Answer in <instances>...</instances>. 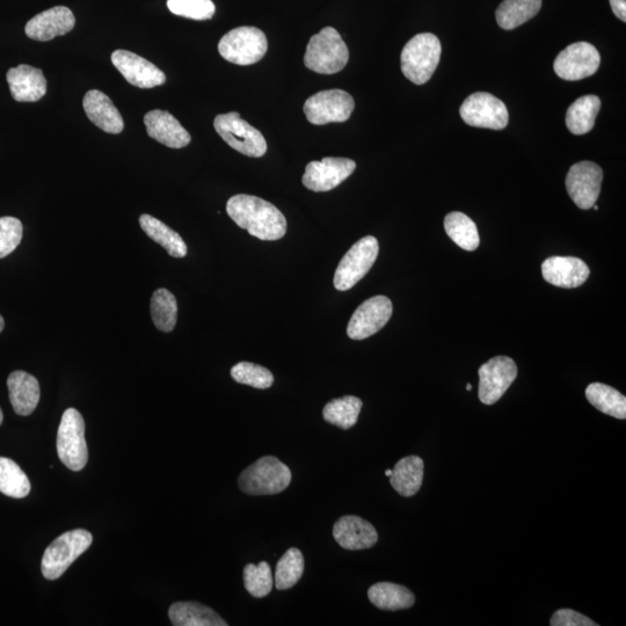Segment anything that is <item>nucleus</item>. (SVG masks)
Listing matches in <instances>:
<instances>
[{
	"mask_svg": "<svg viewBox=\"0 0 626 626\" xmlns=\"http://www.w3.org/2000/svg\"><path fill=\"white\" fill-rule=\"evenodd\" d=\"M479 399L493 405L505 395L518 377V366L507 356H497L479 368Z\"/></svg>",
	"mask_w": 626,
	"mask_h": 626,
	"instance_id": "obj_12",
	"label": "nucleus"
},
{
	"mask_svg": "<svg viewBox=\"0 0 626 626\" xmlns=\"http://www.w3.org/2000/svg\"><path fill=\"white\" fill-rule=\"evenodd\" d=\"M169 617L174 626H227L215 610L198 602L172 604Z\"/></svg>",
	"mask_w": 626,
	"mask_h": 626,
	"instance_id": "obj_26",
	"label": "nucleus"
},
{
	"mask_svg": "<svg viewBox=\"0 0 626 626\" xmlns=\"http://www.w3.org/2000/svg\"><path fill=\"white\" fill-rule=\"evenodd\" d=\"M84 111L94 125L108 134H120L125 128L119 109L104 92L91 90L83 100Z\"/></svg>",
	"mask_w": 626,
	"mask_h": 626,
	"instance_id": "obj_23",
	"label": "nucleus"
},
{
	"mask_svg": "<svg viewBox=\"0 0 626 626\" xmlns=\"http://www.w3.org/2000/svg\"><path fill=\"white\" fill-rule=\"evenodd\" d=\"M362 400L354 396L333 399L323 410V418L329 424L341 429H349L356 425L362 410Z\"/></svg>",
	"mask_w": 626,
	"mask_h": 626,
	"instance_id": "obj_33",
	"label": "nucleus"
},
{
	"mask_svg": "<svg viewBox=\"0 0 626 626\" xmlns=\"http://www.w3.org/2000/svg\"><path fill=\"white\" fill-rule=\"evenodd\" d=\"M4 327H5L4 318L2 316H0V333L3 332Z\"/></svg>",
	"mask_w": 626,
	"mask_h": 626,
	"instance_id": "obj_43",
	"label": "nucleus"
},
{
	"mask_svg": "<svg viewBox=\"0 0 626 626\" xmlns=\"http://www.w3.org/2000/svg\"><path fill=\"white\" fill-rule=\"evenodd\" d=\"M444 229L453 242L465 251H476L480 238L477 225L460 211H453L444 218Z\"/></svg>",
	"mask_w": 626,
	"mask_h": 626,
	"instance_id": "obj_32",
	"label": "nucleus"
},
{
	"mask_svg": "<svg viewBox=\"0 0 626 626\" xmlns=\"http://www.w3.org/2000/svg\"><path fill=\"white\" fill-rule=\"evenodd\" d=\"M268 41L257 27L243 26L232 29L218 43V52L225 61L237 65H251L264 58Z\"/></svg>",
	"mask_w": 626,
	"mask_h": 626,
	"instance_id": "obj_7",
	"label": "nucleus"
},
{
	"mask_svg": "<svg viewBox=\"0 0 626 626\" xmlns=\"http://www.w3.org/2000/svg\"><path fill=\"white\" fill-rule=\"evenodd\" d=\"M348 60L346 43L333 27H325L313 35L304 55L305 67L322 75H334L344 70Z\"/></svg>",
	"mask_w": 626,
	"mask_h": 626,
	"instance_id": "obj_2",
	"label": "nucleus"
},
{
	"mask_svg": "<svg viewBox=\"0 0 626 626\" xmlns=\"http://www.w3.org/2000/svg\"><path fill=\"white\" fill-rule=\"evenodd\" d=\"M75 25L76 18L68 7L55 6L29 20L25 32L29 39L46 42L70 33Z\"/></svg>",
	"mask_w": 626,
	"mask_h": 626,
	"instance_id": "obj_18",
	"label": "nucleus"
},
{
	"mask_svg": "<svg viewBox=\"0 0 626 626\" xmlns=\"http://www.w3.org/2000/svg\"><path fill=\"white\" fill-rule=\"evenodd\" d=\"M380 253L378 240L367 236L356 242L341 259L334 274V287L339 291L352 289L369 273Z\"/></svg>",
	"mask_w": 626,
	"mask_h": 626,
	"instance_id": "obj_9",
	"label": "nucleus"
},
{
	"mask_svg": "<svg viewBox=\"0 0 626 626\" xmlns=\"http://www.w3.org/2000/svg\"><path fill=\"white\" fill-rule=\"evenodd\" d=\"M7 388L14 412L21 417L31 416L40 402L39 381L26 371L17 370L7 378Z\"/></svg>",
	"mask_w": 626,
	"mask_h": 626,
	"instance_id": "obj_24",
	"label": "nucleus"
},
{
	"mask_svg": "<svg viewBox=\"0 0 626 626\" xmlns=\"http://www.w3.org/2000/svg\"><path fill=\"white\" fill-rule=\"evenodd\" d=\"M290 483V469L274 456L261 457L238 479L240 490L249 496H273L285 491Z\"/></svg>",
	"mask_w": 626,
	"mask_h": 626,
	"instance_id": "obj_3",
	"label": "nucleus"
},
{
	"mask_svg": "<svg viewBox=\"0 0 626 626\" xmlns=\"http://www.w3.org/2000/svg\"><path fill=\"white\" fill-rule=\"evenodd\" d=\"M24 228L18 218L0 217V259L17 249L23 239Z\"/></svg>",
	"mask_w": 626,
	"mask_h": 626,
	"instance_id": "obj_40",
	"label": "nucleus"
},
{
	"mask_svg": "<svg viewBox=\"0 0 626 626\" xmlns=\"http://www.w3.org/2000/svg\"><path fill=\"white\" fill-rule=\"evenodd\" d=\"M542 274L550 285L572 289L584 285L591 271L579 258L551 257L543 262Z\"/></svg>",
	"mask_w": 626,
	"mask_h": 626,
	"instance_id": "obj_19",
	"label": "nucleus"
},
{
	"mask_svg": "<svg viewBox=\"0 0 626 626\" xmlns=\"http://www.w3.org/2000/svg\"><path fill=\"white\" fill-rule=\"evenodd\" d=\"M144 125L147 127L148 135L165 147L181 149L192 141L191 135L181 123L162 109H155L145 115Z\"/></svg>",
	"mask_w": 626,
	"mask_h": 626,
	"instance_id": "obj_20",
	"label": "nucleus"
},
{
	"mask_svg": "<svg viewBox=\"0 0 626 626\" xmlns=\"http://www.w3.org/2000/svg\"><path fill=\"white\" fill-rule=\"evenodd\" d=\"M216 133L232 149L245 156L260 158L267 152V142L260 131L240 118L237 112L217 115L214 121Z\"/></svg>",
	"mask_w": 626,
	"mask_h": 626,
	"instance_id": "obj_8",
	"label": "nucleus"
},
{
	"mask_svg": "<svg viewBox=\"0 0 626 626\" xmlns=\"http://www.w3.org/2000/svg\"><path fill=\"white\" fill-rule=\"evenodd\" d=\"M244 585L246 591L254 598L261 599L271 594L274 586L271 566L266 562H261L258 565H246L244 569Z\"/></svg>",
	"mask_w": 626,
	"mask_h": 626,
	"instance_id": "obj_37",
	"label": "nucleus"
},
{
	"mask_svg": "<svg viewBox=\"0 0 626 626\" xmlns=\"http://www.w3.org/2000/svg\"><path fill=\"white\" fill-rule=\"evenodd\" d=\"M392 302L388 297L375 296L363 302L354 312L347 327L348 337L363 340L374 336L388 324L392 316Z\"/></svg>",
	"mask_w": 626,
	"mask_h": 626,
	"instance_id": "obj_16",
	"label": "nucleus"
},
{
	"mask_svg": "<svg viewBox=\"0 0 626 626\" xmlns=\"http://www.w3.org/2000/svg\"><path fill=\"white\" fill-rule=\"evenodd\" d=\"M601 56L591 43L577 42L560 53L553 64L556 75L569 82L585 79L596 74Z\"/></svg>",
	"mask_w": 626,
	"mask_h": 626,
	"instance_id": "obj_13",
	"label": "nucleus"
},
{
	"mask_svg": "<svg viewBox=\"0 0 626 626\" xmlns=\"http://www.w3.org/2000/svg\"><path fill=\"white\" fill-rule=\"evenodd\" d=\"M425 463L419 456L402 458L392 470L390 483L400 496H416L424 482Z\"/></svg>",
	"mask_w": 626,
	"mask_h": 626,
	"instance_id": "obj_25",
	"label": "nucleus"
},
{
	"mask_svg": "<svg viewBox=\"0 0 626 626\" xmlns=\"http://www.w3.org/2000/svg\"><path fill=\"white\" fill-rule=\"evenodd\" d=\"M227 213L239 228L260 240H279L287 234V220L281 211L257 196L238 194L227 203Z\"/></svg>",
	"mask_w": 626,
	"mask_h": 626,
	"instance_id": "obj_1",
	"label": "nucleus"
},
{
	"mask_svg": "<svg viewBox=\"0 0 626 626\" xmlns=\"http://www.w3.org/2000/svg\"><path fill=\"white\" fill-rule=\"evenodd\" d=\"M441 53V42L436 35L422 33L414 36L403 49L404 76L416 85L426 84L438 68Z\"/></svg>",
	"mask_w": 626,
	"mask_h": 626,
	"instance_id": "obj_4",
	"label": "nucleus"
},
{
	"mask_svg": "<svg viewBox=\"0 0 626 626\" xmlns=\"http://www.w3.org/2000/svg\"><path fill=\"white\" fill-rule=\"evenodd\" d=\"M551 626H596L591 618L577 613V611L571 609L558 610L555 615L552 616Z\"/></svg>",
	"mask_w": 626,
	"mask_h": 626,
	"instance_id": "obj_41",
	"label": "nucleus"
},
{
	"mask_svg": "<svg viewBox=\"0 0 626 626\" xmlns=\"http://www.w3.org/2000/svg\"><path fill=\"white\" fill-rule=\"evenodd\" d=\"M304 573V557L301 550L289 549L281 557L274 575V585L279 591L294 587Z\"/></svg>",
	"mask_w": 626,
	"mask_h": 626,
	"instance_id": "obj_36",
	"label": "nucleus"
},
{
	"mask_svg": "<svg viewBox=\"0 0 626 626\" xmlns=\"http://www.w3.org/2000/svg\"><path fill=\"white\" fill-rule=\"evenodd\" d=\"M467 390L471 391L472 390V385L471 384H467Z\"/></svg>",
	"mask_w": 626,
	"mask_h": 626,
	"instance_id": "obj_46",
	"label": "nucleus"
},
{
	"mask_svg": "<svg viewBox=\"0 0 626 626\" xmlns=\"http://www.w3.org/2000/svg\"><path fill=\"white\" fill-rule=\"evenodd\" d=\"M0 492L14 499H23L31 492V482L26 473L6 457H0Z\"/></svg>",
	"mask_w": 626,
	"mask_h": 626,
	"instance_id": "obj_35",
	"label": "nucleus"
},
{
	"mask_svg": "<svg viewBox=\"0 0 626 626\" xmlns=\"http://www.w3.org/2000/svg\"><path fill=\"white\" fill-rule=\"evenodd\" d=\"M611 10L615 13V16L622 20L623 23L626 21V0H609Z\"/></svg>",
	"mask_w": 626,
	"mask_h": 626,
	"instance_id": "obj_42",
	"label": "nucleus"
},
{
	"mask_svg": "<svg viewBox=\"0 0 626 626\" xmlns=\"http://www.w3.org/2000/svg\"><path fill=\"white\" fill-rule=\"evenodd\" d=\"M460 114L467 125L502 130L508 126L509 114L504 103L490 93L471 94L461 106Z\"/></svg>",
	"mask_w": 626,
	"mask_h": 626,
	"instance_id": "obj_11",
	"label": "nucleus"
},
{
	"mask_svg": "<svg viewBox=\"0 0 626 626\" xmlns=\"http://www.w3.org/2000/svg\"><path fill=\"white\" fill-rule=\"evenodd\" d=\"M57 454L65 467L75 472L83 470L89 461L85 422L76 409H68L63 413L57 433Z\"/></svg>",
	"mask_w": 626,
	"mask_h": 626,
	"instance_id": "obj_6",
	"label": "nucleus"
},
{
	"mask_svg": "<svg viewBox=\"0 0 626 626\" xmlns=\"http://www.w3.org/2000/svg\"><path fill=\"white\" fill-rule=\"evenodd\" d=\"M333 536L340 547L346 550H366L378 542L373 524L354 515L342 516L334 524Z\"/></svg>",
	"mask_w": 626,
	"mask_h": 626,
	"instance_id": "obj_21",
	"label": "nucleus"
},
{
	"mask_svg": "<svg viewBox=\"0 0 626 626\" xmlns=\"http://www.w3.org/2000/svg\"><path fill=\"white\" fill-rule=\"evenodd\" d=\"M542 9V0H504L496 12L498 25L512 31L537 16Z\"/></svg>",
	"mask_w": 626,
	"mask_h": 626,
	"instance_id": "obj_29",
	"label": "nucleus"
},
{
	"mask_svg": "<svg viewBox=\"0 0 626 626\" xmlns=\"http://www.w3.org/2000/svg\"><path fill=\"white\" fill-rule=\"evenodd\" d=\"M355 169L352 159L326 157L305 167L302 183L313 192H330L351 177Z\"/></svg>",
	"mask_w": 626,
	"mask_h": 626,
	"instance_id": "obj_15",
	"label": "nucleus"
},
{
	"mask_svg": "<svg viewBox=\"0 0 626 626\" xmlns=\"http://www.w3.org/2000/svg\"><path fill=\"white\" fill-rule=\"evenodd\" d=\"M368 598L378 609L388 611L410 609L416 603V596L409 588L392 582H378L371 586Z\"/></svg>",
	"mask_w": 626,
	"mask_h": 626,
	"instance_id": "obj_27",
	"label": "nucleus"
},
{
	"mask_svg": "<svg viewBox=\"0 0 626 626\" xmlns=\"http://www.w3.org/2000/svg\"><path fill=\"white\" fill-rule=\"evenodd\" d=\"M142 230L154 242L163 246V249L173 258H185L187 256V245L178 232L167 227L162 221L157 220L154 216L143 214L140 217Z\"/></svg>",
	"mask_w": 626,
	"mask_h": 626,
	"instance_id": "obj_28",
	"label": "nucleus"
},
{
	"mask_svg": "<svg viewBox=\"0 0 626 626\" xmlns=\"http://www.w3.org/2000/svg\"><path fill=\"white\" fill-rule=\"evenodd\" d=\"M151 317L159 331L169 333L174 330L178 319V304L171 291L160 288L151 297Z\"/></svg>",
	"mask_w": 626,
	"mask_h": 626,
	"instance_id": "obj_34",
	"label": "nucleus"
},
{
	"mask_svg": "<svg viewBox=\"0 0 626 626\" xmlns=\"http://www.w3.org/2000/svg\"><path fill=\"white\" fill-rule=\"evenodd\" d=\"M354 107L351 94L342 90H326L313 94L305 101L303 111L312 125L324 126L347 121Z\"/></svg>",
	"mask_w": 626,
	"mask_h": 626,
	"instance_id": "obj_10",
	"label": "nucleus"
},
{
	"mask_svg": "<svg viewBox=\"0 0 626 626\" xmlns=\"http://www.w3.org/2000/svg\"><path fill=\"white\" fill-rule=\"evenodd\" d=\"M603 181V171L593 162L574 164L567 173L565 185L567 193L582 210L592 209L598 201Z\"/></svg>",
	"mask_w": 626,
	"mask_h": 626,
	"instance_id": "obj_14",
	"label": "nucleus"
},
{
	"mask_svg": "<svg viewBox=\"0 0 626 626\" xmlns=\"http://www.w3.org/2000/svg\"><path fill=\"white\" fill-rule=\"evenodd\" d=\"M601 109V100L596 96L579 98L566 113V126L573 135H585L595 126L596 116Z\"/></svg>",
	"mask_w": 626,
	"mask_h": 626,
	"instance_id": "obj_30",
	"label": "nucleus"
},
{
	"mask_svg": "<svg viewBox=\"0 0 626 626\" xmlns=\"http://www.w3.org/2000/svg\"><path fill=\"white\" fill-rule=\"evenodd\" d=\"M586 397L595 409L607 416L626 419V398L620 391L603 383H592L586 389Z\"/></svg>",
	"mask_w": 626,
	"mask_h": 626,
	"instance_id": "obj_31",
	"label": "nucleus"
},
{
	"mask_svg": "<svg viewBox=\"0 0 626 626\" xmlns=\"http://www.w3.org/2000/svg\"><path fill=\"white\" fill-rule=\"evenodd\" d=\"M167 7L174 16L192 20H210L216 7L213 0H167Z\"/></svg>",
	"mask_w": 626,
	"mask_h": 626,
	"instance_id": "obj_39",
	"label": "nucleus"
},
{
	"mask_svg": "<svg viewBox=\"0 0 626 626\" xmlns=\"http://www.w3.org/2000/svg\"><path fill=\"white\" fill-rule=\"evenodd\" d=\"M231 376L239 384L260 390L269 389L274 383L271 371L251 362H239L238 365L232 367Z\"/></svg>",
	"mask_w": 626,
	"mask_h": 626,
	"instance_id": "obj_38",
	"label": "nucleus"
},
{
	"mask_svg": "<svg viewBox=\"0 0 626 626\" xmlns=\"http://www.w3.org/2000/svg\"><path fill=\"white\" fill-rule=\"evenodd\" d=\"M7 83L14 100L19 103H35L47 93V80L42 70L21 64L7 72Z\"/></svg>",
	"mask_w": 626,
	"mask_h": 626,
	"instance_id": "obj_22",
	"label": "nucleus"
},
{
	"mask_svg": "<svg viewBox=\"0 0 626 626\" xmlns=\"http://www.w3.org/2000/svg\"><path fill=\"white\" fill-rule=\"evenodd\" d=\"M92 534L84 529L64 533L43 553L41 571L47 580H57L91 547Z\"/></svg>",
	"mask_w": 626,
	"mask_h": 626,
	"instance_id": "obj_5",
	"label": "nucleus"
},
{
	"mask_svg": "<svg viewBox=\"0 0 626 626\" xmlns=\"http://www.w3.org/2000/svg\"><path fill=\"white\" fill-rule=\"evenodd\" d=\"M112 63L129 84L140 89H154L166 82L164 72L154 63L128 50H115L112 54Z\"/></svg>",
	"mask_w": 626,
	"mask_h": 626,
	"instance_id": "obj_17",
	"label": "nucleus"
},
{
	"mask_svg": "<svg viewBox=\"0 0 626 626\" xmlns=\"http://www.w3.org/2000/svg\"><path fill=\"white\" fill-rule=\"evenodd\" d=\"M3 421H4V414H3L2 409H0V426H2Z\"/></svg>",
	"mask_w": 626,
	"mask_h": 626,
	"instance_id": "obj_44",
	"label": "nucleus"
},
{
	"mask_svg": "<svg viewBox=\"0 0 626 626\" xmlns=\"http://www.w3.org/2000/svg\"><path fill=\"white\" fill-rule=\"evenodd\" d=\"M391 475H392V470L385 471V476L391 477Z\"/></svg>",
	"mask_w": 626,
	"mask_h": 626,
	"instance_id": "obj_45",
	"label": "nucleus"
}]
</instances>
